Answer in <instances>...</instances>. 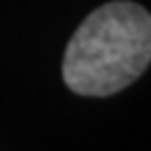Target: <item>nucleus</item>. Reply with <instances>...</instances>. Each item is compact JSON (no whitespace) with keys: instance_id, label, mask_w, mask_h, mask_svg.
<instances>
[{"instance_id":"1","label":"nucleus","mask_w":151,"mask_h":151,"mask_svg":"<svg viewBox=\"0 0 151 151\" xmlns=\"http://www.w3.org/2000/svg\"><path fill=\"white\" fill-rule=\"evenodd\" d=\"M149 60V11L116 0L98 7L76 29L65 51L62 78L73 93L102 98L138 80Z\"/></svg>"}]
</instances>
